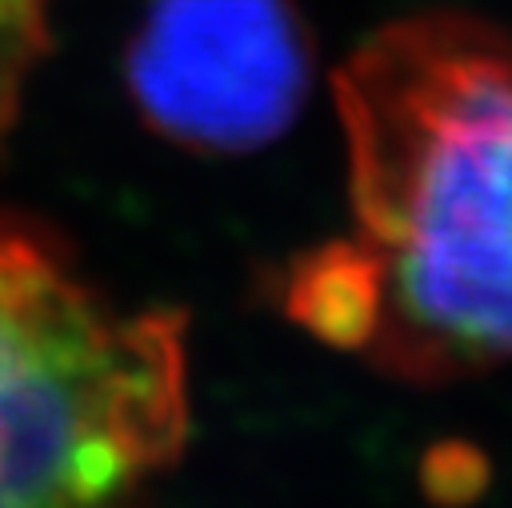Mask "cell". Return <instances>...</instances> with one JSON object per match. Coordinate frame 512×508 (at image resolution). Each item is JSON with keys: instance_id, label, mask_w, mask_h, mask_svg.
<instances>
[{"instance_id": "3957f363", "label": "cell", "mask_w": 512, "mask_h": 508, "mask_svg": "<svg viewBox=\"0 0 512 508\" xmlns=\"http://www.w3.org/2000/svg\"><path fill=\"white\" fill-rule=\"evenodd\" d=\"M136 112L192 152L276 140L312 84V44L288 0H148L124 52Z\"/></svg>"}, {"instance_id": "277c9868", "label": "cell", "mask_w": 512, "mask_h": 508, "mask_svg": "<svg viewBox=\"0 0 512 508\" xmlns=\"http://www.w3.org/2000/svg\"><path fill=\"white\" fill-rule=\"evenodd\" d=\"M48 48L44 0H0V144L16 124L32 68Z\"/></svg>"}, {"instance_id": "6da1fadb", "label": "cell", "mask_w": 512, "mask_h": 508, "mask_svg": "<svg viewBox=\"0 0 512 508\" xmlns=\"http://www.w3.org/2000/svg\"><path fill=\"white\" fill-rule=\"evenodd\" d=\"M356 232L308 256L348 348L444 380L512 360V36L460 12L336 72Z\"/></svg>"}, {"instance_id": "7a4b0ae2", "label": "cell", "mask_w": 512, "mask_h": 508, "mask_svg": "<svg viewBox=\"0 0 512 508\" xmlns=\"http://www.w3.org/2000/svg\"><path fill=\"white\" fill-rule=\"evenodd\" d=\"M184 440V316L116 308L0 216V508H148Z\"/></svg>"}]
</instances>
